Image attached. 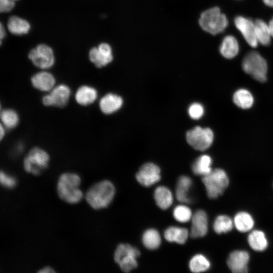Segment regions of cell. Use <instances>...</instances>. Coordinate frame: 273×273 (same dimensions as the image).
<instances>
[{
    "label": "cell",
    "mask_w": 273,
    "mask_h": 273,
    "mask_svg": "<svg viewBox=\"0 0 273 273\" xmlns=\"http://www.w3.org/2000/svg\"><path fill=\"white\" fill-rule=\"evenodd\" d=\"M254 24L258 42L263 46H268L270 43L271 37L268 24L260 19H256Z\"/></svg>",
    "instance_id": "cell-23"
},
{
    "label": "cell",
    "mask_w": 273,
    "mask_h": 273,
    "mask_svg": "<svg viewBox=\"0 0 273 273\" xmlns=\"http://www.w3.org/2000/svg\"><path fill=\"white\" fill-rule=\"evenodd\" d=\"M154 197L156 204L162 209H168L173 203L171 192L164 186H159L155 189Z\"/></svg>",
    "instance_id": "cell-21"
},
{
    "label": "cell",
    "mask_w": 273,
    "mask_h": 273,
    "mask_svg": "<svg viewBox=\"0 0 273 273\" xmlns=\"http://www.w3.org/2000/svg\"><path fill=\"white\" fill-rule=\"evenodd\" d=\"M56 271L50 266H45L40 268L37 272L38 273H55Z\"/></svg>",
    "instance_id": "cell-37"
},
{
    "label": "cell",
    "mask_w": 273,
    "mask_h": 273,
    "mask_svg": "<svg viewBox=\"0 0 273 273\" xmlns=\"http://www.w3.org/2000/svg\"><path fill=\"white\" fill-rule=\"evenodd\" d=\"M186 139L187 142L194 149L204 151L211 145L214 134L209 128H202L197 126L187 132Z\"/></svg>",
    "instance_id": "cell-8"
},
{
    "label": "cell",
    "mask_w": 273,
    "mask_h": 273,
    "mask_svg": "<svg viewBox=\"0 0 273 273\" xmlns=\"http://www.w3.org/2000/svg\"><path fill=\"white\" fill-rule=\"evenodd\" d=\"M268 26L271 36L273 37V17L268 23Z\"/></svg>",
    "instance_id": "cell-38"
},
{
    "label": "cell",
    "mask_w": 273,
    "mask_h": 273,
    "mask_svg": "<svg viewBox=\"0 0 273 273\" xmlns=\"http://www.w3.org/2000/svg\"><path fill=\"white\" fill-rule=\"evenodd\" d=\"M98 92L94 87L83 85L80 86L75 94L76 102L81 106H88L93 104L97 99Z\"/></svg>",
    "instance_id": "cell-18"
},
{
    "label": "cell",
    "mask_w": 273,
    "mask_h": 273,
    "mask_svg": "<svg viewBox=\"0 0 273 273\" xmlns=\"http://www.w3.org/2000/svg\"><path fill=\"white\" fill-rule=\"evenodd\" d=\"M5 35V29L3 27L2 24L1 25V42H2V39L4 38Z\"/></svg>",
    "instance_id": "cell-41"
},
{
    "label": "cell",
    "mask_w": 273,
    "mask_h": 273,
    "mask_svg": "<svg viewBox=\"0 0 273 273\" xmlns=\"http://www.w3.org/2000/svg\"><path fill=\"white\" fill-rule=\"evenodd\" d=\"M89 57L97 67L105 66L113 60L112 49L108 43H101L98 48L90 50Z\"/></svg>",
    "instance_id": "cell-13"
},
{
    "label": "cell",
    "mask_w": 273,
    "mask_h": 273,
    "mask_svg": "<svg viewBox=\"0 0 273 273\" xmlns=\"http://www.w3.org/2000/svg\"><path fill=\"white\" fill-rule=\"evenodd\" d=\"M189 265L191 271L198 273L207 270L210 267V262L205 256L198 254L191 259Z\"/></svg>",
    "instance_id": "cell-30"
},
{
    "label": "cell",
    "mask_w": 273,
    "mask_h": 273,
    "mask_svg": "<svg viewBox=\"0 0 273 273\" xmlns=\"http://www.w3.org/2000/svg\"><path fill=\"white\" fill-rule=\"evenodd\" d=\"M234 223L236 228L241 232H247L251 230L254 225L252 216L246 212H239L235 216Z\"/></svg>",
    "instance_id": "cell-27"
},
{
    "label": "cell",
    "mask_w": 273,
    "mask_h": 273,
    "mask_svg": "<svg viewBox=\"0 0 273 273\" xmlns=\"http://www.w3.org/2000/svg\"><path fill=\"white\" fill-rule=\"evenodd\" d=\"M191 221L190 236L193 238L205 236L208 231V218L206 212L202 210H197L193 214Z\"/></svg>",
    "instance_id": "cell-15"
},
{
    "label": "cell",
    "mask_w": 273,
    "mask_h": 273,
    "mask_svg": "<svg viewBox=\"0 0 273 273\" xmlns=\"http://www.w3.org/2000/svg\"><path fill=\"white\" fill-rule=\"evenodd\" d=\"M233 101L238 107L247 109L253 105L254 98L249 91L242 88L237 90L234 93Z\"/></svg>",
    "instance_id": "cell-28"
},
{
    "label": "cell",
    "mask_w": 273,
    "mask_h": 273,
    "mask_svg": "<svg viewBox=\"0 0 273 273\" xmlns=\"http://www.w3.org/2000/svg\"><path fill=\"white\" fill-rule=\"evenodd\" d=\"M203 183L208 197L215 199L222 195L229 184V179L226 172L220 168L212 170L208 174L203 176Z\"/></svg>",
    "instance_id": "cell-5"
},
{
    "label": "cell",
    "mask_w": 273,
    "mask_h": 273,
    "mask_svg": "<svg viewBox=\"0 0 273 273\" xmlns=\"http://www.w3.org/2000/svg\"><path fill=\"white\" fill-rule=\"evenodd\" d=\"M82 179L76 172H65L58 177L56 192L60 199L68 204L79 203L84 198V193L80 189Z\"/></svg>",
    "instance_id": "cell-1"
},
{
    "label": "cell",
    "mask_w": 273,
    "mask_h": 273,
    "mask_svg": "<svg viewBox=\"0 0 273 273\" xmlns=\"http://www.w3.org/2000/svg\"><path fill=\"white\" fill-rule=\"evenodd\" d=\"M211 164V157L207 155H203L197 158L194 162L192 169L195 174L203 176L212 170Z\"/></svg>",
    "instance_id": "cell-25"
},
{
    "label": "cell",
    "mask_w": 273,
    "mask_h": 273,
    "mask_svg": "<svg viewBox=\"0 0 273 273\" xmlns=\"http://www.w3.org/2000/svg\"><path fill=\"white\" fill-rule=\"evenodd\" d=\"M263 3L267 6L273 7V0H262Z\"/></svg>",
    "instance_id": "cell-40"
},
{
    "label": "cell",
    "mask_w": 273,
    "mask_h": 273,
    "mask_svg": "<svg viewBox=\"0 0 273 273\" xmlns=\"http://www.w3.org/2000/svg\"><path fill=\"white\" fill-rule=\"evenodd\" d=\"M192 179L188 176L179 177L176 188L175 196L180 203H190L191 200L188 197L189 191L192 186Z\"/></svg>",
    "instance_id": "cell-20"
},
{
    "label": "cell",
    "mask_w": 273,
    "mask_h": 273,
    "mask_svg": "<svg viewBox=\"0 0 273 273\" xmlns=\"http://www.w3.org/2000/svg\"><path fill=\"white\" fill-rule=\"evenodd\" d=\"M48 95L44 96L42 102L44 106L63 107L68 102L70 95V87L65 84L55 86Z\"/></svg>",
    "instance_id": "cell-10"
},
{
    "label": "cell",
    "mask_w": 273,
    "mask_h": 273,
    "mask_svg": "<svg viewBox=\"0 0 273 273\" xmlns=\"http://www.w3.org/2000/svg\"><path fill=\"white\" fill-rule=\"evenodd\" d=\"M140 255L139 250L130 244H120L114 252V259L123 271L128 272L137 267Z\"/></svg>",
    "instance_id": "cell-7"
},
{
    "label": "cell",
    "mask_w": 273,
    "mask_h": 273,
    "mask_svg": "<svg viewBox=\"0 0 273 273\" xmlns=\"http://www.w3.org/2000/svg\"><path fill=\"white\" fill-rule=\"evenodd\" d=\"M2 124L8 129H13L17 126L19 122L17 112L12 109H5L1 112Z\"/></svg>",
    "instance_id": "cell-31"
},
{
    "label": "cell",
    "mask_w": 273,
    "mask_h": 273,
    "mask_svg": "<svg viewBox=\"0 0 273 273\" xmlns=\"http://www.w3.org/2000/svg\"><path fill=\"white\" fill-rule=\"evenodd\" d=\"M28 57L36 67L47 69L52 67L55 57L52 49L46 44H39L30 51Z\"/></svg>",
    "instance_id": "cell-9"
},
{
    "label": "cell",
    "mask_w": 273,
    "mask_h": 273,
    "mask_svg": "<svg viewBox=\"0 0 273 273\" xmlns=\"http://www.w3.org/2000/svg\"><path fill=\"white\" fill-rule=\"evenodd\" d=\"M234 222L232 219L225 215L218 216L213 223V229L217 234L226 233L232 230Z\"/></svg>",
    "instance_id": "cell-32"
},
{
    "label": "cell",
    "mask_w": 273,
    "mask_h": 273,
    "mask_svg": "<svg viewBox=\"0 0 273 273\" xmlns=\"http://www.w3.org/2000/svg\"><path fill=\"white\" fill-rule=\"evenodd\" d=\"M144 246L150 250L157 249L161 242V236L158 231L154 229L147 230L142 236Z\"/></svg>",
    "instance_id": "cell-29"
},
{
    "label": "cell",
    "mask_w": 273,
    "mask_h": 273,
    "mask_svg": "<svg viewBox=\"0 0 273 273\" xmlns=\"http://www.w3.org/2000/svg\"><path fill=\"white\" fill-rule=\"evenodd\" d=\"M135 177L141 185L146 187H150L160 180V169L154 163H145L140 168Z\"/></svg>",
    "instance_id": "cell-11"
},
{
    "label": "cell",
    "mask_w": 273,
    "mask_h": 273,
    "mask_svg": "<svg viewBox=\"0 0 273 273\" xmlns=\"http://www.w3.org/2000/svg\"><path fill=\"white\" fill-rule=\"evenodd\" d=\"M234 23L248 44L256 48L258 42L256 37L254 22L249 18L238 16L235 17Z\"/></svg>",
    "instance_id": "cell-12"
},
{
    "label": "cell",
    "mask_w": 273,
    "mask_h": 273,
    "mask_svg": "<svg viewBox=\"0 0 273 273\" xmlns=\"http://www.w3.org/2000/svg\"><path fill=\"white\" fill-rule=\"evenodd\" d=\"M189 235V231L186 228L170 226L164 232V237L168 242L183 244L186 242Z\"/></svg>",
    "instance_id": "cell-22"
},
{
    "label": "cell",
    "mask_w": 273,
    "mask_h": 273,
    "mask_svg": "<svg viewBox=\"0 0 273 273\" xmlns=\"http://www.w3.org/2000/svg\"><path fill=\"white\" fill-rule=\"evenodd\" d=\"M242 68L256 80L261 82L266 81L267 63L258 52H250L245 56L242 62Z\"/></svg>",
    "instance_id": "cell-6"
},
{
    "label": "cell",
    "mask_w": 273,
    "mask_h": 273,
    "mask_svg": "<svg viewBox=\"0 0 273 273\" xmlns=\"http://www.w3.org/2000/svg\"><path fill=\"white\" fill-rule=\"evenodd\" d=\"M0 10L1 12L11 11L15 6L14 0H0Z\"/></svg>",
    "instance_id": "cell-36"
},
{
    "label": "cell",
    "mask_w": 273,
    "mask_h": 273,
    "mask_svg": "<svg viewBox=\"0 0 273 273\" xmlns=\"http://www.w3.org/2000/svg\"><path fill=\"white\" fill-rule=\"evenodd\" d=\"M0 128H1V133H0L1 139L2 140L5 134V127L4 126V125L2 124H1Z\"/></svg>",
    "instance_id": "cell-39"
},
{
    "label": "cell",
    "mask_w": 273,
    "mask_h": 273,
    "mask_svg": "<svg viewBox=\"0 0 273 273\" xmlns=\"http://www.w3.org/2000/svg\"><path fill=\"white\" fill-rule=\"evenodd\" d=\"M204 112L203 106L198 103L191 104L188 109L190 116L194 119H200L203 116Z\"/></svg>",
    "instance_id": "cell-35"
},
{
    "label": "cell",
    "mask_w": 273,
    "mask_h": 273,
    "mask_svg": "<svg viewBox=\"0 0 273 273\" xmlns=\"http://www.w3.org/2000/svg\"><path fill=\"white\" fill-rule=\"evenodd\" d=\"M31 82L34 88L40 91L50 92L55 87L56 79L51 73L41 71L32 76Z\"/></svg>",
    "instance_id": "cell-16"
},
{
    "label": "cell",
    "mask_w": 273,
    "mask_h": 273,
    "mask_svg": "<svg viewBox=\"0 0 273 273\" xmlns=\"http://www.w3.org/2000/svg\"><path fill=\"white\" fill-rule=\"evenodd\" d=\"M249 260V255L247 252L236 250L230 254L227 264L233 272L244 273L247 272Z\"/></svg>",
    "instance_id": "cell-14"
},
{
    "label": "cell",
    "mask_w": 273,
    "mask_h": 273,
    "mask_svg": "<svg viewBox=\"0 0 273 273\" xmlns=\"http://www.w3.org/2000/svg\"><path fill=\"white\" fill-rule=\"evenodd\" d=\"M221 55L226 59L236 57L239 51V46L236 38L232 35L226 36L220 46Z\"/></svg>",
    "instance_id": "cell-19"
},
{
    "label": "cell",
    "mask_w": 273,
    "mask_h": 273,
    "mask_svg": "<svg viewBox=\"0 0 273 273\" xmlns=\"http://www.w3.org/2000/svg\"><path fill=\"white\" fill-rule=\"evenodd\" d=\"M173 215L177 221L185 223L191 220L193 214L189 207L185 205H179L174 208Z\"/></svg>",
    "instance_id": "cell-33"
},
{
    "label": "cell",
    "mask_w": 273,
    "mask_h": 273,
    "mask_svg": "<svg viewBox=\"0 0 273 273\" xmlns=\"http://www.w3.org/2000/svg\"><path fill=\"white\" fill-rule=\"evenodd\" d=\"M115 194V188L110 180L104 179L92 185L84 193V199L93 209L99 210L109 206Z\"/></svg>",
    "instance_id": "cell-2"
},
{
    "label": "cell",
    "mask_w": 273,
    "mask_h": 273,
    "mask_svg": "<svg viewBox=\"0 0 273 273\" xmlns=\"http://www.w3.org/2000/svg\"><path fill=\"white\" fill-rule=\"evenodd\" d=\"M122 98L115 94H108L100 100L99 107L101 111L106 114H112L122 106Z\"/></svg>",
    "instance_id": "cell-17"
},
{
    "label": "cell",
    "mask_w": 273,
    "mask_h": 273,
    "mask_svg": "<svg viewBox=\"0 0 273 273\" xmlns=\"http://www.w3.org/2000/svg\"><path fill=\"white\" fill-rule=\"evenodd\" d=\"M0 184L5 189L12 190L16 187L17 179L12 175L1 170L0 172Z\"/></svg>",
    "instance_id": "cell-34"
},
{
    "label": "cell",
    "mask_w": 273,
    "mask_h": 273,
    "mask_svg": "<svg viewBox=\"0 0 273 273\" xmlns=\"http://www.w3.org/2000/svg\"><path fill=\"white\" fill-rule=\"evenodd\" d=\"M9 31L15 35L27 34L30 29V24L26 20L17 16L11 17L8 22Z\"/></svg>",
    "instance_id": "cell-24"
},
{
    "label": "cell",
    "mask_w": 273,
    "mask_h": 273,
    "mask_svg": "<svg viewBox=\"0 0 273 273\" xmlns=\"http://www.w3.org/2000/svg\"><path fill=\"white\" fill-rule=\"evenodd\" d=\"M248 242L250 246L254 250L262 251L267 247V240L264 233L259 230H254L248 237Z\"/></svg>",
    "instance_id": "cell-26"
},
{
    "label": "cell",
    "mask_w": 273,
    "mask_h": 273,
    "mask_svg": "<svg viewBox=\"0 0 273 273\" xmlns=\"http://www.w3.org/2000/svg\"><path fill=\"white\" fill-rule=\"evenodd\" d=\"M50 159L49 154L44 149L33 148L23 159L24 170L32 175H39L48 167Z\"/></svg>",
    "instance_id": "cell-4"
},
{
    "label": "cell",
    "mask_w": 273,
    "mask_h": 273,
    "mask_svg": "<svg viewBox=\"0 0 273 273\" xmlns=\"http://www.w3.org/2000/svg\"><path fill=\"white\" fill-rule=\"evenodd\" d=\"M199 22L204 30L212 35L222 32L228 25L226 17L218 7H213L204 11L200 17Z\"/></svg>",
    "instance_id": "cell-3"
}]
</instances>
